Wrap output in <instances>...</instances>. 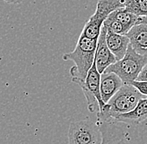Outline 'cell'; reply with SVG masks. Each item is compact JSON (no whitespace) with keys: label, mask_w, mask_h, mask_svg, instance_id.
Segmentation results:
<instances>
[{"label":"cell","mask_w":147,"mask_h":144,"mask_svg":"<svg viewBox=\"0 0 147 144\" xmlns=\"http://www.w3.org/2000/svg\"><path fill=\"white\" fill-rule=\"evenodd\" d=\"M141 98L143 95L134 86L124 84L96 114L95 123L98 125L102 123H114L118 116L132 111Z\"/></svg>","instance_id":"cell-1"},{"label":"cell","mask_w":147,"mask_h":144,"mask_svg":"<svg viewBox=\"0 0 147 144\" xmlns=\"http://www.w3.org/2000/svg\"><path fill=\"white\" fill-rule=\"evenodd\" d=\"M97 40L80 34L74 51L63 55L64 61H72L74 63V66L70 68L73 82L77 83L85 79L94 62Z\"/></svg>","instance_id":"cell-2"},{"label":"cell","mask_w":147,"mask_h":144,"mask_svg":"<svg viewBox=\"0 0 147 144\" xmlns=\"http://www.w3.org/2000/svg\"><path fill=\"white\" fill-rule=\"evenodd\" d=\"M147 63V56L136 53L129 44L125 56L106 68L104 72H114L125 84L136 81L138 75Z\"/></svg>","instance_id":"cell-3"},{"label":"cell","mask_w":147,"mask_h":144,"mask_svg":"<svg viewBox=\"0 0 147 144\" xmlns=\"http://www.w3.org/2000/svg\"><path fill=\"white\" fill-rule=\"evenodd\" d=\"M125 7V0H99L94 13L85 23L81 35L92 39H98L104 22L110 13Z\"/></svg>","instance_id":"cell-4"},{"label":"cell","mask_w":147,"mask_h":144,"mask_svg":"<svg viewBox=\"0 0 147 144\" xmlns=\"http://www.w3.org/2000/svg\"><path fill=\"white\" fill-rule=\"evenodd\" d=\"M80 86L86 98L88 109L90 113H98L105 103L102 101L100 94V73L94 62L84 81L77 82Z\"/></svg>","instance_id":"cell-5"},{"label":"cell","mask_w":147,"mask_h":144,"mask_svg":"<svg viewBox=\"0 0 147 144\" xmlns=\"http://www.w3.org/2000/svg\"><path fill=\"white\" fill-rule=\"evenodd\" d=\"M69 144H100L99 127L90 119L72 122L68 132Z\"/></svg>","instance_id":"cell-6"},{"label":"cell","mask_w":147,"mask_h":144,"mask_svg":"<svg viewBox=\"0 0 147 144\" xmlns=\"http://www.w3.org/2000/svg\"><path fill=\"white\" fill-rule=\"evenodd\" d=\"M105 34H106V27L103 25L101 27L100 33L97 40V47H96L95 58H94V63L96 65L97 70L100 74L105 72L106 68L110 67V65L117 62V58L111 53V51L107 46L105 40Z\"/></svg>","instance_id":"cell-7"},{"label":"cell","mask_w":147,"mask_h":144,"mask_svg":"<svg viewBox=\"0 0 147 144\" xmlns=\"http://www.w3.org/2000/svg\"><path fill=\"white\" fill-rule=\"evenodd\" d=\"M97 126L102 135L100 144H128L127 133L118 123H102Z\"/></svg>","instance_id":"cell-8"},{"label":"cell","mask_w":147,"mask_h":144,"mask_svg":"<svg viewBox=\"0 0 147 144\" xmlns=\"http://www.w3.org/2000/svg\"><path fill=\"white\" fill-rule=\"evenodd\" d=\"M129 45L140 55L147 56V24L137 23L126 33Z\"/></svg>","instance_id":"cell-9"},{"label":"cell","mask_w":147,"mask_h":144,"mask_svg":"<svg viewBox=\"0 0 147 144\" xmlns=\"http://www.w3.org/2000/svg\"><path fill=\"white\" fill-rule=\"evenodd\" d=\"M125 83L114 72H103L100 74V94L102 101L106 103Z\"/></svg>","instance_id":"cell-10"},{"label":"cell","mask_w":147,"mask_h":144,"mask_svg":"<svg viewBox=\"0 0 147 144\" xmlns=\"http://www.w3.org/2000/svg\"><path fill=\"white\" fill-rule=\"evenodd\" d=\"M106 44L111 53L115 56L117 61L120 60L126 53L129 44V40L126 35H121L112 32L106 27L105 34Z\"/></svg>","instance_id":"cell-11"},{"label":"cell","mask_w":147,"mask_h":144,"mask_svg":"<svg viewBox=\"0 0 147 144\" xmlns=\"http://www.w3.org/2000/svg\"><path fill=\"white\" fill-rule=\"evenodd\" d=\"M146 119H147V98H141L132 111L118 116L114 123L139 124Z\"/></svg>","instance_id":"cell-12"},{"label":"cell","mask_w":147,"mask_h":144,"mask_svg":"<svg viewBox=\"0 0 147 144\" xmlns=\"http://www.w3.org/2000/svg\"><path fill=\"white\" fill-rule=\"evenodd\" d=\"M108 18L121 23L123 25H125L127 27L129 30L133 26L137 24L138 20H139L138 16L130 13L125 7L119 8V9H117L116 10L113 11L109 15Z\"/></svg>","instance_id":"cell-13"},{"label":"cell","mask_w":147,"mask_h":144,"mask_svg":"<svg viewBox=\"0 0 147 144\" xmlns=\"http://www.w3.org/2000/svg\"><path fill=\"white\" fill-rule=\"evenodd\" d=\"M125 8L138 17L147 16V0H125Z\"/></svg>","instance_id":"cell-14"},{"label":"cell","mask_w":147,"mask_h":144,"mask_svg":"<svg viewBox=\"0 0 147 144\" xmlns=\"http://www.w3.org/2000/svg\"><path fill=\"white\" fill-rule=\"evenodd\" d=\"M103 25L105 26L107 28H109L112 32L118 33V34H121V35H126V33L129 31L128 28L125 25H123L121 23L109 18H106Z\"/></svg>","instance_id":"cell-15"},{"label":"cell","mask_w":147,"mask_h":144,"mask_svg":"<svg viewBox=\"0 0 147 144\" xmlns=\"http://www.w3.org/2000/svg\"><path fill=\"white\" fill-rule=\"evenodd\" d=\"M132 86H134L142 95L147 96V81L146 82H139L134 81L130 83Z\"/></svg>","instance_id":"cell-16"},{"label":"cell","mask_w":147,"mask_h":144,"mask_svg":"<svg viewBox=\"0 0 147 144\" xmlns=\"http://www.w3.org/2000/svg\"><path fill=\"white\" fill-rule=\"evenodd\" d=\"M136 81L139 82H146L147 81V63L145 65V67L142 68L140 74L138 75Z\"/></svg>","instance_id":"cell-17"},{"label":"cell","mask_w":147,"mask_h":144,"mask_svg":"<svg viewBox=\"0 0 147 144\" xmlns=\"http://www.w3.org/2000/svg\"><path fill=\"white\" fill-rule=\"evenodd\" d=\"M8 3H12V4H18L20 3H22L23 0H3Z\"/></svg>","instance_id":"cell-18"},{"label":"cell","mask_w":147,"mask_h":144,"mask_svg":"<svg viewBox=\"0 0 147 144\" xmlns=\"http://www.w3.org/2000/svg\"><path fill=\"white\" fill-rule=\"evenodd\" d=\"M138 23H146V24H147V16H146V17H139Z\"/></svg>","instance_id":"cell-19"}]
</instances>
